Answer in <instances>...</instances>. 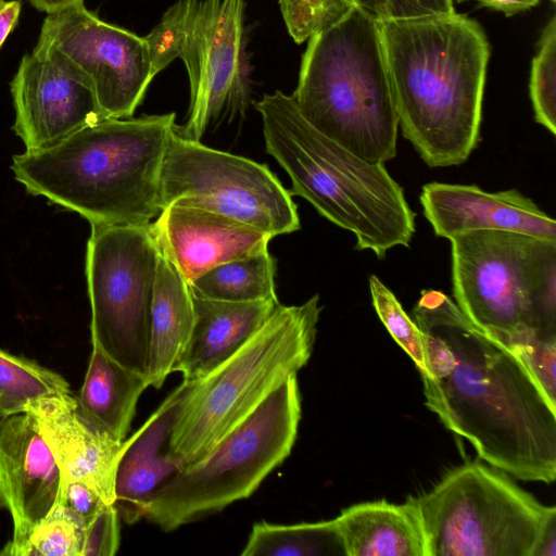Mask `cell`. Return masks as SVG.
I'll return each instance as SVG.
<instances>
[{"mask_svg": "<svg viewBox=\"0 0 556 556\" xmlns=\"http://www.w3.org/2000/svg\"><path fill=\"white\" fill-rule=\"evenodd\" d=\"M39 37L89 78L106 118L131 117L155 76L144 38L101 21L84 2L48 13Z\"/></svg>", "mask_w": 556, "mask_h": 556, "instance_id": "4fadbf2b", "label": "cell"}, {"mask_svg": "<svg viewBox=\"0 0 556 556\" xmlns=\"http://www.w3.org/2000/svg\"><path fill=\"white\" fill-rule=\"evenodd\" d=\"M553 3L555 2V0H551Z\"/></svg>", "mask_w": 556, "mask_h": 556, "instance_id": "60d3db41", "label": "cell"}, {"mask_svg": "<svg viewBox=\"0 0 556 556\" xmlns=\"http://www.w3.org/2000/svg\"><path fill=\"white\" fill-rule=\"evenodd\" d=\"M61 503L81 519L86 527L106 504L93 488L78 480H64Z\"/></svg>", "mask_w": 556, "mask_h": 556, "instance_id": "836d02e7", "label": "cell"}, {"mask_svg": "<svg viewBox=\"0 0 556 556\" xmlns=\"http://www.w3.org/2000/svg\"><path fill=\"white\" fill-rule=\"evenodd\" d=\"M424 215L438 237L506 230L556 241V222L516 189L486 192L475 185L430 182L422 187Z\"/></svg>", "mask_w": 556, "mask_h": 556, "instance_id": "e0dca14e", "label": "cell"}, {"mask_svg": "<svg viewBox=\"0 0 556 556\" xmlns=\"http://www.w3.org/2000/svg\"><path fill=\"white\" fill-rule=\"evenodd\" d=\"M290 36L302 43L341 21L354 7L350 0H279Z\"/></svg>", "mask_w": 556, "mask_h": 556, "instance_id": "f546056e", "label": "cell"}, {"mask_svg": "<svg viewBox=\"0 0 556 556\" xmlns=\"http://www.w3.org/2000/svg\"><path fill=\"white\" fill-rule=\"evenodd\" d=\"M86 525L61 501L9 556H81Z\"/></svg>", "mask_w": 556, "mask_h": 556, "instance_id": "4316f807", "label": "cell"}, {"mask_svg": "<svg viewBox=\"0 0 556 556\" xmlns=\"http://www.w3.org/2000/svg\"><path fill=\"white\" fill-rule=\"evenodd\" d=\"M377 22L454 13L453 0H350Z\"/></svg>", "mask_w": 556, "mask_h": 556, "instance_id": "1f68e13d", "label": "cell"}, {"mask_svg": "<svg viewBox=\"0 0 556 556\" xmlns=\"http://www.w3.org/2000/svg\"><path fill=\"white\" fill-rule=\"evenodd\" d=\"M530 98L535 121L556 135V17L546 24L532 60Z\"/></svg>", "mask_w": 556, "mask_h": 556, "instance_id": "f1b7e54d", "label": "cell"}, {"mask_svg": "<svg viewBox=\"0 0 556 556\" xmlns=\"http://www.w3.org/2000/svg\"><path fill=\"white\" fill-rule=\"evenodd\" d=\"M276 263L268 251L220 264L189 283L197 298L252 302L277 299Z\"/></svg>", "mask_w": 556, "mask_h": 556, "instance_id": "cb8c5ba5", "label": "cell"}, {"mask_svg": "<svg viewBox=\"0 0 556 556\" xmlns=\"http://www.w3.org/2000/svg\"><path fill=\"white\" fill-rule=\"evenodd\" d=\"M194 324L193 294L189 283L160 250L150 311L149 384L161 388L175 372Z\"/></svg>", "mask_w": 556, "mask_h": 556, "instance_id": "7402d4cb", "label": "cell"}, {"mask_svg": "<svg viewBox=\"0 0 556 556\" xmlns=\"http://www.w3.org/2000/svg\"><path fill=\"white\" fill-rule=\"evenodd\" d=\"M87 243L91 342L147 376L150 311L160 247L148 225L96 223Z\"/></svg>", "mask_w": 556, "mask_h": 556, "instance_id": "8fae6325", "label": "cell"}, {"mask_svg": "<svg viewBox=\"0 0 556 556\" xmlns=\"http://www.w3.org/2000/svg\"><path fill=\"white\" fill-rule=\"evenodd\" d=\"M119 540V515L113 504H105L86 527L81 556H113Z\"/></svg>", "mask_w": 556, "mask_h": 556, "instance_id": "d6a6232c", "label": "cell"}, {"mask_svg": "<svg viewBox=\"0 0 556 556\" xmlns=\"http://www.w3.org/2000/svg\"><path fill=\"white\" fill-rule=\"evenodd\" d=\"M7 415L1 410L0 408V422L2 421V419L5 417Z\"/></svg>", "mask_w": 556, "mask_h": 556, "instance_id": "f35d334b", "label": "cell"}, {"mask_svg": "<svg viewBox=\"0 0 556 556\" xmlns=\"http://www.w3.org/2000/svg\"><path fill=\"white\" fill-rule=\"evenodd\" d=\"M334 520L345 556H427L425 534L412 495L402 504L386 500L354 504Z\"/></svg>", "mask_w": 556, "mask_h": 556, "instance_id": "44dd1931", "label": "cell"}, {"mask_svg": "<svg viewBox=\"0 0 556 556\" xmlns=\"http://www.w3.org/2000/svg\"><path fill=\"white\" fill-rule=\"evenodd\" d=\"M500 342L517 353L546 395L556 403V339L543 340L533 333H522Z\"/></svg>", "mask_w": 556, "mask_h": 556, "instance_id": "4dcf8cb0", "label": "cell"}, {"mask_svg": "<svg viewBox=\"0 0 556 556\" xmlns=\"http://www.w3.org/2000/svg\"><path fill=\"white\" fill-rule=\"evenodd\" d=\"M242 556H345L334 518L316 522L254 523Z\"/></svg>", "mask_w": 556, "mask_h": 556, "instance_id": "d4e9b609", "label": "cell"}, {"mask_svg": "<svg viewBox=\"0 0 556 556\" xmlns=\"http://www.w3.org/2000/svg\"><path fill=\"white\" fill-rule=\"evenodd\" d=\"M184 384L177 387L123 442L114 479L119 518L132 525L144 518L153 494L182 466L169 452L170 434Z\"/></svg>", "mask_w": 556, "mask_h": 556, "instance_id": "d6986e66", "label": "cell"}, {"mask_svg": "<svg viewBox=\"0 0 556 556\" xmlns=\"http://www.w3.org/2000/svg\"><path fill=\"white\" fill-rule=\"evenodd\" d=\"M399 127L430 167L459 165L479 141L490 47L458 14L379 22Z\"/></svg>", "mask_w": 556, "mask_h": 556, "instance_id": "7a4b0ae2", "label": "cell"}, {"mask_svg": "<svg viewBox=\"0 0 556 556\" xmlns=\"http://www.w3.org/2000/svg\"><path fill=\"white\" fill-rule=\"evenodd\" d=\"M265 147L289 175L291 194L307 200L334 225L351 231L357 250L383 258L409 247L415 213L384 164L366 162L313 127L292 96L265 94L255 104Z\"/></svg>", "mask_w": 556, "mask_h": 556, "instance_id": "277c9868", "label": "cell"}, {"mask_svg": "<svg viewBox=\"0 0 556 556\" xmlns=\"http://www.w3.org/2000/svg\"><path fill=\"white\" fill-rule=\"evenodd\" d=\"M175 113L104 118L60 143L13 156L15 179L34 195L90 224L148 225L159 216L161 174Z\"/></svg>", "mask_w": 556, "mask_h": 556, "instance_id": "3957f363", "label": "cell"}, {"mask_svg": "<svg viewBox=\"0 0 556 556\" xmlns=\"http://www.w3.org/2000/svg\"><path fill=\"white\" fill-rule=\"evenodd\" d=\"M292 98L313 127L359 159L395 156L399 119L380 24L361 9L308 39Z\"/></svg>", "mask_w": 556, "mask_h": 556, "instance_id": "5b68a950", "label": "cell"}, {"mask_svg": "<svg viewBox=\"0 0 556 556\" xmlns=\"http://www.w3.org/2000/svg\"><path fill=\"white\" fill-rule=\"evenodd\" d=\"M152 230L188 283L220 264L268 251L273 239L250 224L180 200L161 211Z\"/></svg>", "mask_w": 556, "mask_h": 556, "instance_id": "2e32d148", "label": "cell"}, {"mask_svg": "<svg viewBox=\"0 0 556 556\" xmlns=\"http://www.w3.org/2000/svg\"><path fill=\"white\" fill-rule=\"evenodd\" d=\"M453 1L463 2V1H466V0H453Z\"/></svg>", "mask_w": 556, "mask_h": 556, "instance_id": "ab89813d", "label": "cell"}, {"mask_svg": "<svg viewBox=\"0 0 556 556\" xmlns=\"http://www.w3.org/2000/svg\"><path fill=\"white\" fill-rule=\"evenodd\" d=\"M426 341V406L484 463L513 478L556 479V403L513 350L476 326L445 293L413 308Z\"/></svg>", "mask_w": 556, "mask_h": 556, "instance_id": "6da1fadb", "label": "cell"}, {"mask_svg": "<svg viewBox=\"0 0 556 556\" xmlns=\"http://www.w3.org/2000/svg\"><path fill=\"white\" fill-rule=\"evenodd\" d=\"M177 200L244 222L273 238L301 227L292 194L267 165L208 148L175 129L161 174L162 210Z\"/></svg>", "mask_w": 556, "mask_h": 556, "instance_id": "7c38bea8", "label": "cell"}, {"mask_svg": "<svg viewBox=\"0 0 556 556\" xmlns=\"http://www.w3.org/2000/svg\"><path fill=\"white\" fill-rule=\"evenodd\" d=\"M22 2L0 0V48L18 22Z\"/></svg>", "mask_w": 556, "mask_h": 556, "instance_id": "e575fe53", "label": "cell"}, {"mask_svg": "<svg viewBox=\"0 0 556 556\" xmlns=\"http://www.w3.org/2000/svg\"><path fill=\"white\" fill-rule=\"evenodd\" d=\"M301 412L298 377L292 376L205 456L165 482L144 519L173 531L249 497L290 455Z\"/></svg>", "mask_w": 556, "mask_h": 556, "instance_id": "ba28073f", "label": "cell"}, {"mask_svg": "<svg viewBox=\"0 0 556 556\" xmlns=\"http://www.w3.org/2000/svg\"><path fill=\"white\" fill-rule=\"evenodd\" d=\"M13 129L26 151L49 149L106 118L89 78L55 46L39 37L11 81Z\"/></svg>", "mask_w": 556, "mask_h": 556, "instance_id": "5bb4252c", "label": "cell"}, {"mask_svg": "<svg viewBox=\"0 0 556 556\" xmlns=\"http://www.w3.org/2000/svg\"><path fill=\"white\" fill-rule=\"evenodd\" d=\"M532 556H556V516H553L543 528Z\"/></svg>", "mask_w": 556, "mask_h": 556, "instance_id": "d590c367", "label": "cell"}, {"mask_svg": "<svg viewBox=\"0 0 556 556\" xmlns=\"http://www.w3.org/2000/svg\"><path fill=\"white\" fill-rule=\"evenodd\" d=\"M278 299L227 302L193 295L194 324L175 371L193 381L239 351L267 321Z\"/></svg>", "mask_w": 556, "mask_h": 556, "instance_id": "ffe728a7", "label": "cell"}, {"mask_svg": "<svg viewBox=\"0 0 556 556\" xmlns=\"http://www.w3.org/2000/svg\"><path fill=\"white\" fill-rule=\"evenodd\" d=\"M25 412L35 419L64 480L83 481L106 504H113L115 470L124 441L100 428L72 392L39 399Z\"/></svg>", "mask_w": 556, "mask_h": 556, "instance_id": "ac0fdd59", "label": "cell"}, {"mask_svg": "<svg viewBox=\"0 0 556 556\" xmlns=\"http://www.w3.org/2000/svg\"><path fill=\"white\" fill-rule=\"evenodd\" d=\"M64 477L29 413L0 422V508L13 520V535L2 556L21 545L61 501Z\"/></svg>", "mask_w": 556, "mask_h": 556, "instance_id": "9a60e30c", "label": "cell"}, {"mask_svg": "<svg viewBox=\"0 0 556 556\" xmlns=\"http://www.w3.org/2000/svg\"><path fill=\"white\" fill-rule=\"evenodd\" d=\"M321 307L316 294L279 304L233 355L193 381H182L169 452L182 468L205 456L288 378L307 364Z\"/></svg>", "mask_w": 556, "mask_h": 556, "instance_id": "8992f818", "label": "cell"}, {"mask_svg": "<svg viewBox=\"0 0 556 556\" xmlns=\"http://www.w3.org/2000/svg\"><path fill=\"white\" fill-rule=\"evenodd\" d=\"M39 11L47 13L61 10L63 8L84 2V0H29Z\"/></svg>", "mask_w": 556, "mask_h": 556, "instance_id": "74e56055", "label": "cell"}, {"mask_svg": "<svg viewBox=\"0 0 556 556\" xmlns=\"http://www.w3.org/2000/svg\"><path fill=\"white\" fill-rule=\"evenodd\" d=\"M148 387L147 376L122 366L92 345L77 401L100 428L123 442L130 429L139 397Z\"/></svg>", "mask_w": 556, "mask_h": 556, "instance_id": "603a6c76", "label": "cell"}, {"mask_svg": "<svg viewBox=\"0 0 556 556\" xmlns=\"http://www.w3.org/2000/svg\"><path fill=\"white\" fill-rule=\"evenodd\" d=\"M68 392L61 375L0 349V408L5 415L23 413L31 402Z\"/></svg>", "mask_w": 556, "mask_h": 556, "instance_id": "484cf974", "label": "cell"}, {"mask_svg": "<svg viewBox=\"0 0 556 556\" xmlns=\"http://www.w3.org/2000/svg\"><path fill=\"white\" fill-rule=\"evenodd\" d=\"M374 308L394 341L415 363L420 377L429 375L426 341L422 332L392 291L375 275L369 276Z\"/></svg>", "mask_w": 556, "mask_h": 556, "instance_id": "83f0119b", "label": "cell"}, {"mask_svg": "<svg viewBox=\"0 0 556 556\" xmlns=\"http://www.w3.org/2000/svg\"><path fill=\"white\" fill-rule=\"evenodd\" d=\"M412 498L427 556H532L543 528L556 516L555 506L480 460L452 469Z\"/></svg>", "mask_w": 556, "mask_h": 556, "instance_id": "9c48e42d", "label": "cell"}, {"mask_svg": "<svg viewBox=\"0 0 556 556\" xmlns=\"http://www.w3.org/2000/svg\"><path fill=\"white\" fill-rule=\"evenodd\" d=\"M450 241L455 303L476 326L498 341L556 339V241L506 230Z\"/></svg>", "mask_w": 556, "mask_h": 556, "instance_id": "52a82bcc", "label": "cell"}, {"mask_svg": "<svg viewBox=\"0 0 556 556\" xmlns=\"http://www.w3.org/2000/svg\"><path fill=\"white\" fill-rule=\"evenodd\" d=\"M481 5L501 11L507 16L535 7L540 0H477Z\"/></svg>", "mask_w": 556, "mask_h": 556, "instance_id": "8d00e7d4", "label": "cell"}, {"mask_svg": "<svg viewBox=\"0 0 556 556\" xmlns=\"http://www.w3.org/2000/svg\"><path fill=\"white\" fill-rule=\"evenodd\" d=\"M243 0H178L144 36L153 74L184 61L190 106L181 136L200 141L208 126L249 108L250 66Z\"/></svg>", "mask_w": 556, "mask_h": 556, "instance_id": "30bf717a", "label": "cell"}]
</instances>
